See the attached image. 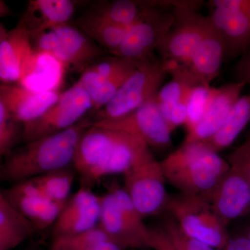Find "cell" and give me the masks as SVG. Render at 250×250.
<instances>
[{
    "label": "cell",
    "mask_w": 250,
    "mask_h": 250,
    "mask_svg": "<svg viewBox=\"0 0 250 250\" xmlns=\"http://www.w3.org/2000/svg\"><path fill=\"white\" fill-rule=\"evenodd\" d=\"M76 8L71 0H31L21 18L29 35L70 22Z\"/></svg>",
    "instance_id": "obj_21"
},
{
    "label": "cell",
    "mask_w": 250,
    "mask_h": 250,
    "mask_svg": "<svg viewBox=\"0 0 250 250\" xmlns=\"http://www.w3.org/2000/svg\"><path fill=\"white\" fill-rule=\"evenodd\" d=\"M35 52L27 29L19 21L7 30L0 24V80L1 83L18 84L26 75Z\"/></svg>",
    "instance_id": "obj_16"
},
{
    "label": "cell",
    "mask_w": 250,
    "mask_h": 250,
    "mask_svg": "<svg viewBox=\"0 0 250 250\" xmlns=\"http://www.w3.org/2000/svg\"><path fill=\"white\" fill-rule=\"evenodd\" d=\"M124 247L112 239L99 225L86 232L52 241L50 250H125Z\"/></svg>",
    "instance_id": "obj_29"
},
{
    "label": "cell",
    "mask_w": 250,
    "mask_h": 250,
    "mask_svg": "<svg viewBox=\"0 0 250 250\" xmlns=\"http://www.w3.org/2000/svg\"><path fill=\"white\" fill-rule=\"evenodd\" d=\"M228 161L231 167L238 170L250 184V136L228 156Z\"/></svg>",
    "instance_id": "obj_33"
},
{
    "label": "cell",
    "mask_w": 250,
    "mask_h": 250,
    "mask_svg": "<svg viewBox=\"0 0 250 250\" xmlns=\"http://www.w3.org/2000/svg\"><path fill=\"white\" fill-rule=\"evenodd\" d=\"M250 123V94L242 95L224 124L204 144L213 152L219 153L231 146L240 133Z\"/></svg>",
    "instance_id": "obj_26"
},
{
    "label": "cell",
    "mask_w": 250,
    "mask_h": 250,
    "mask_svg": "<svg viewBox=\"0 0 250 250\" xmlns=\"http://www.w3.org/2000/svg\"><path fill=\"white\" fill-rule=\"evenodd\" d=\"M208 15L223 38L225 61L241 57L250 48V0H211Z\"/></svg>",
    "instance_id": "obj_13"
},
{
    "label": "cell",
    "mask_w": 250,
    "mask_h": 250,
    "mask_svg": "<svg viewBox=\"0 0 250 250\" xmlns=\"http://www.w3.org/2000/svg\"><path fill=\"white\" fill-rule=\"evenodd\" d=\"M212 87L200 85L192 92L188 103L187 130L190 129L202 119L208 105Z\"/></svg>",
    "instance_id": "obj_32"
},
{
    "label": "cell",
    "mask_w": 250,
    "mask_h": 250,
    "mask_svg": "<svg viewBox=\"0 0 250 250\" xmlns=\"http://www.w3.org/2000/svg\"><path fill=\"white\" fill-rule=\"evenodd\" d=\"M248 219L245 222L244 224L242 225L241 229H240L238 235L246 237L250 241V214L248 215Z\"/></svg>",
    "instance_id": "obj_37"
},
{
    "label": "cell",
    "mask_w": 250,
    "mask_h": 250,
    "mask_svg": "<svg viewBox=\"0 0 250 250\" xmlns=\"http://www.w3.org/2000/svg\"><path fill=\"white\" fill-rule=\"evenodd\" d=\"M61 94L59 91H32L16 83H1L0 103L18 121L25 125L42 116L58 101Z\"/></svg>",
    "instance_id": "obj_20"
},
{
    "label": "cell",
    "mask_w": 250,
    "mask_h": 250,
    "mask_svg": "<svg viewBox=\"0 0 250 250\" xmlns=\"http://www.w3.org/2000/svg\"><path fill=\"white\" fill-rule=\"evenodd\" d=\"M147 248L154 250H176L161 228H149Z\"/></svg>",
    "instance_id": "obj_34"
},
{
    "label": "cell",
    "mask_w": 250,
    "mask_h": 250,
    "mask_svg": "<svg viewBox=\"0 0 250 250\" xmlns=\"http://www.w3.org/2000/svg\"><path fill=\"white\" fill-rule=\"evenodd\" d=\"M93 123L83 118L68 129L15 149L4 158L0 178L15 184L72 166L81 137Z\"/></svg>",
    "instance_id": "obj_2"
},
{
    "label": "cell",
    "mask_w": 250,
    "mask_h": 250,
    "mask_svg": "<svg viewBox=\"0 0 250 250\" xmlns=\"http://www.w3.org/2000/svg\"><path fill=\"white\" fill-rule=\"evenodd\" d=\"M150 154L141 138L93 123L81 137L72 167L82 187L91 188L106 176L124 174Z\"/></svg>",
    "instance_id": "obj_1"
},
{
    "label": "cell",
    "mask_w": 250,
    "mask_h": 250,
    "mask_svg": "<svg viewBox=\"0 0 250 250\" xmlns=\"http://www.w3.org/2000/svg\"><path fill=\"white\" fill-rule=\"evenodd\" d=\"M93 110L89 94L77 82L62 92L58 101L42 116L24 125L22 141L27 143L64 131L77 124Z\"/></svg>",
    "instance_id": "obj_9"
},
{
    "label": "cell",
    "mask_w": 250,
    "mask_h": 250,
    "mask_svg": "<svg viewBox=\"0 0 250 250\" xmlns=\"http://www.w3.org/2000/svg\"><path fill=\"white\" fill-rule=\"evenodd\" d=\"M160 164L166 182L180 193L208 202L231 167L228 161L201 142L183 143Z\"/></svg>",
    "instance_id": "obj_3"
},
{
    "label": "cell",
    "mask_w": 250,
    "mask_h": 250,
    "mask_svg": "<svg viewBox=\"0 0 250 250\" xmlns=\"http://www.w3.org/2000/svg\"><path fill=\"white\" fill-rule=\"evenodd\" d=\"M137 65L138 61L107 55L98 59L81 74L78 82L89 94L94 113L111 101Z\"/></svg>",
    "instance_id": "obj_12"
},
{
    "label": "cell",
    "mask_w": 250,
    "mask_h": 250,
    "mask_svg": "<svg viewBox=\"0 0 250 250\" xmlns=\"http://www.w3.org/2000/svg\"><path fill=\"white\" fill-rule=\"evenodd\" d=\"M40 231L0 193V250H12Z\"/></svg>",
    "instance_id": "obj_23"
},
{
    "label": "cell",
    "mask_w": 250,
    "mask_h": 250,
    "mask_svg": "<svg viewBox=\"0 0 250 250\" xmlns=\"http://www.w3.org/2000/svg\"><path fill=\"white\" fill-rule=\"evenodd\" d=\"M93 125L119 130L141 138L149 148L165 149L172 146L171 131L156 100L126 116L93 122Z\"/></svg>",
    "instance_id": "obj_14"
},
{
    "label": "cell",
    "mask_w": 250,
    "mask_h": 250,
    "mask_svg": "<svg viewBox=\"0 0 250 250\" xmlns=\"http://www.w3.org/2000/svg\"><path fill=\"white\" fill-rule=\"evenodd\" d=\"M225 57V43L214 26L204 38L185 66L202 85L210 86V83L220 73Z\"/></svg>",
    "instance_id": "obj_22"
},
{
    "label": "cell",
    "mask_w": 250,
    "mask_h": 250,
    "mask_svg": "<svg viewBox=\"0 0 250 250\" xmlns=\"http://www.w3.org/2000/svg\"><path fill=\"white\" fill-rule=\"evenodd\" d=\"M0 193L23 215L33 222L39 230L53 226L66 203L51 201L29 180L14 184Z\"/></svg>",
    "instance_id": "obj_19"
},
{
    "label": "cell",
    "mask_w": 250,
    "mask_h": 250,
    "mask_svg": "<svg viewBox=\"0 0 250 250\" xmlns=\"http://www.w3.org/2000/svg\"><path fill=\"white\" fill-rule=\"evenodd\" d=\"M24 125L18 121L0 103V155L6 157L22 141Z\"/></svg>",
    "instance_id": "obj_30"
},
{
    "label": "cell",
    "mask_w": 250,
    "mask_h": 250,
    "mask_svg": "<svg viewBox=\"0 0 250 250\" xmlns=\"http://www.w3.org/2000/svg\"><path fill=\"white\" fill-rule=\"evenodd\" d=\"M172 1H156L130 28L119 47L111 55L136 61L154 57V51L174 22Z\"/></svg>",
    "instance_id": "obj_10"
},
{
    "label": "cell",
    "mask_w": 250,
    "mask_h": 250,
    "mask_svg": "<svg viewBox=\"0 0 250 250\" xmlns=\"http://www.w3.org/2000/svg\"><path fill=\"white\" fill-rule=\"evenodd\" d=\"M65 69L51 54L36 53L30 67L18 84L32 91H59Z\"/></svg>",
    "instance_id": "obj_24"
},
{
    "label": "cell",
    "mask_w": 250,
    "mask_h": 250,
    "mask_svg": "<svg viewBox=\"0 0 250 250\" xmlns=\"http://www.w3.org/2000/svg\"><path fill=\"white\" fill-rule=\"evenodd\" d=\"M100 227L125 249L147 248L149 228L124 188L113 181L101 195Z\"/></svg>",
    "instance_id": "obj_6"
},
{
    "label": "cell",
    "mask_w": 250,
    "mask_h": 250,
    "mask_svg": "<svg viewBox=\"0 0 250 250\" xmlns=\"http://www.w3.org/2000/svg\"><path fill=\"white\" fill-rule=\"evenodd\" d=\"M101 195L81 187L64 205L52 226V241L82 234L96 228L100 222Z\"/></svg>",
    "instance_id": "obj_15"
},
{
    "label": "cell",
    "mask_w": 250,
    "mask_h": 250,
    "mask_svg": "<svg viewBox=\"0 0 250 250\" xmlns=\"http://www.w3.org/2000/svg\"><path fill=\"white\" fill-rule=\"evenodd\" d=\"M12 14V11L10 9L8 5L4 0L0 1V16L1 18L6 17V16H11Z\"/></svg>",
    "instance_id": "obj_38"
},
{
    "label": "cell",
    "mask_w": 250,
    "mask_h": 250,
    "mask_svg": "<svg viewBox=\"0 0 250 250\" xmlns=\"http://www.w3.org/2000/svg\"><path fill=\"white\" fill-rule=\"evenodd\" d=\"M27 250H39V248L36 246H31L30 248H28Z\"/></svg>",
    "instance_id": "obj_39"
},
{
    "label": "cell",
    "mask_w": 250,
    "mask_h": 250,
    "mask_svg": "<svg viewBox=\"0 0 250 250\" xmlns=\"http://www.w3.org/2000/svg\"><path fill=\"white\" fill-rule=\"evenodd\" d=\"M235 82H242L250 86V48L240 57L233 68Z\"/></svg>",
    "instance_id": "obj_35"
},
{
    "label": "cell",
    "mask_w": 250,
    "mask_h": 250,
    "mask_svg": "<svg viewBox=\"0 0 250 250\" xmlns=\"http://www.w3.org/2000/svg\"><path fill=\"white\" fill-rule=\"evenodd\" d=\"M165 209L184 233L215 250H223L231 238L207 200L182 193L169 195Z\"/></svg>",
    "instance_id": "obj_8"
},
{
    "label": "cell",
    "mask_w": 250,
    "mask_h": 250,
    "mask_svg": "<svg viewBox=\"0 0 250 250\" xmlns=\"http://www.w3.org/2000/svg\"><path fill=\"white\" fill-rule=\"evenodd\" d=\"M225 227L250 214V184L236 169L230 167L213 192L210 202Z\"/></svg>",
    "instance_id": "obj_18"
},
{
    "label": "cell",
    "mask_w": 250,
    "mask_h": 250,
    "mask_svg": "<svg viewBox=\"0 0 250 250\" xmlns=\"http://www.w3.org/2000/svg\"><path fill=\"white\" fill-rule=\"evenodd\" d=\"M77 173L72 166L27 179L51 201L65 203L70 198Z\"/></svg>",
    "instance_id": "obj_28"
},
{
    "label": "cell",
    "mask_w": 250,
    "mask_h": 250,
    "mask_svg": "<svg viewBox=\"0 0 250 250\" xmlns=\"http://www.w3.org/2000/svg\"><path fill=\"white\" fill-rule=\"evenodd\" d=\"M156 3L154 0H116L97 3L91 9L115 24L131 27Z\"/></svg>",
    "instance_id": "obj_27"
},
{
    "label": "cell",
    "mask_w": 250,
    "mask_h": 250,
    "mask_svg": "<svg viewBox=\"0 0 250 250\" xmlns=\"http://www.w3.org/2000/svg\"><path fill=\"white\" fill-rule=\"evenodd\" d=\"M123 188L143 219L165 209L169 195L160 161L152 154L135 164L124 174Z\"/></svg>",
    "instance_id": "obj_11"
},
{
    "label": "cell",
    "mask_w": 250,
    "mask_h": 250,
    "mask_svg": "<svg viewBox=\"0 0 250 250\" xmlns=\"http://www.w3.org/2000/svg\"><path fill=\"white\" fill-rule=\"evenodd\" d=\"M74 24L110 54L119 47L131 28L115 24L92 9L77 18Z\"/></svg>",
    "instance_id": "obj_25"
},
{
    "label": "cell",
    "mask_w": 250,
    "mask_h": 250,
    "mask_svg": "<svg viewBox=\"0 0 250 250\" xmlns=\"http://www.w3.org/2000/svg\"><path fill=\"white\" fill-rule=\"evenodd\" d=\"M203 1H172L174 22L156 50L162 62L187 65L197 47L213 27L209 16L200 13Z\"/></svg>",
    "instance_id": "obj_4"
},
{
    "label": "cell",
    "mask_w": 250,
    "mask_h": 250,
    "mask_svg": "<svg viewBox=\"0 0 250 250\" xmlns=\"http://www.w3.org/2000/svg\"><path fill=\"white\" fill-rule=\"evenodd\" d=\"M30 39L35 53L51 54L66 68L81 74L109 53L70 22L30 36Z\"/></svg>",
    "instance_id": "obj_5"
},
{
    "label": "cell",
    "mask_w": 250,
    "mask_h": 250,
    "mask_svg": "<svg viewBox=\"0 0 250 250\" xmlns=\"http://www.w3.org/2000/svg\"><path fill=\"white\" fill-rule=\"evenodd\" d=\"M248 136H250V132L249 135H248Z\"/></svg>",
    "instance_id": "obj_40"
},
{
    "label": "cell",
    "mask_w": 250,
    "mask_h": 250,
    "mask_svg": "<svg viewBox=\"0 0 250 250\" xmlns=\"http://www.w3.org/2000/svg\"><path fill=\"white\" fill-rule=\"evenodd\" d=\"M168 75L161 59L138 61L137 69L122 85L111 101L94 113V121L116 119L126 116L155 100Z\"/></svg>",
    "instance_id": "obj_7"
},
{
    "label": "cell",
    "mask_w": 250,
    "mask_h": 250,
    "mask_svg": "<svg viewBox=\"0 0 250 250\" xmlns=\"http://www.w3.org/2000/svg\"><path fill=\"white\" fill-rule=\"evenodd\" d=\"M246 85L234 82L212 88L205 114L196 125L187 130L184 143L203 142L211 137L226 121Z\"/></svg>",
    "instance_id": "obj_17"
},
{
    "label": "cell",
    "mask_w": 250,
    "mask_h": 250,
    "mask_svg": "<svg viewBox=\"0 0 250 250\" xmlns=\"http://www.w3.org/2000/svg\"><path fill=\"white\" fill-rule=\"evenodd\" d=\"M161 228L176 250H217L184 233L171 216L166 219Z\"/></svg>",
    "instance_id": "obj_31"
},
{
    "label": "cell",
    "mask_w": 250,
    "mask_h": 250,
    "mask_svg": "<svg viewBox=\"0 0 250 250\" xmlns=\"http://www.w3.org/2000/svg\"><path fill=\"white\" fill-rule=\"evenodd\" d=\"M222 250H250V241L246 237L238 235L230 238L228 244Z\"/></svg>",
    "instance_id": "obj_36"
}]
</instances>
